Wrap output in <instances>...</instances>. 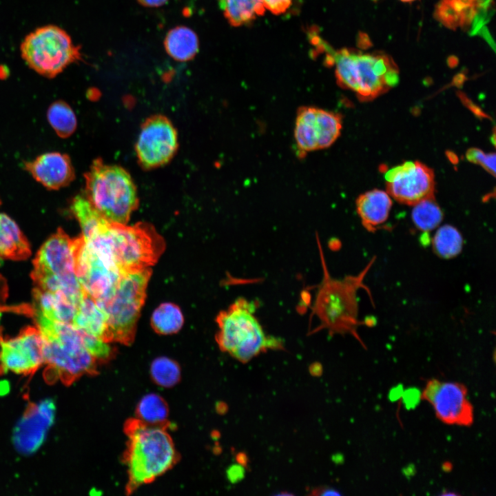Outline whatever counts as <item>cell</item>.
I'll return each instance as SVG.
<instances>
[{"label": "cell", "instance_id": "obj_40", "mask_svg": "<svg viewBox=\"0 0 496 496\" xmlns=\"http://www.w3.org/2000/svg\"><path fill=\"white\" fill-rule=\"evenodd\" d=\"M400 1L402 2H405V3H410V2L415 1L416 0H400Z\"/></svg>", "mask_w": 496, "mask_h": 496}, {"label": "cell", "instance_id": "obj_9", "mask_svg": "<svg viewBox=\"0 0 496 496\" xmlns=\"http://www.w3.org/2000/svg\"><path fill=\"white\" fill-rule=\"evenodd\" d=\"M151 274L147 268L123 275L113 293L105 300L96 302L107 316V343L130 345L133 342Z\"/></svg>", "mask_w": 496, "mask_h": 496}, {"label": "cell", "instance_id": "obj_4", "mask_svg": "<svg viewBox=\"0 0 496 496\" xmlns=\"http://www.w3.org/2000/svg\"><path fill=\"white\" fill-rule=\"evenodd\" d=\"M327 49V58L335 66L338 83L353 92L360 100L374 99L395 87L399 81L397 65L386 54Z\"/></svg>", "mask_w": 496, "mask_h": 496}, {"label": "cell", "instance_id": "obj_41", "mask_svg": "<svg viewBox=\"0 0 496 496\" xmlns=\"http://www.w3.org/2000/svg\"><path fill=\"white\" fill-rule=\"evenodd\" d=\"M0 205H1V200H0Z\"/></svg>", "mask_w": 496, "mask_h": 496}, {"label": "cell", "instance_id": "obj_36", "mask_svg": "<svg viewBox=\"0 0 496 496\" xmlns=\"http://www.w3.org/2000/svg\"><path fill=\"white\" fill-rule=\"evenodd\" d=\"M169 0H138L143 6L147 7H158L166 3Z\"/></svg>", "mask_w": 496, "mask_h": 496}, {"label": "cell", "instance_id": "obj_12", "mask_svg": "<svg viewBox=\"0 0 496 496\" xmlns=\"http://www.w3.org/2000/svg\"><path fill=\"white\" fill-rule=\"evenodd\" d=\"M72 247L75 274L83 290L96 302L105 300L123 275L99 257L82 236L72 239Z\"/></svg>", "mask_w": 496, "mask_h": 496}, {"label": "cell", "instance_id": "obj_33", "mask_svg": "<svg viewBox=\"0 0 496 496\" xmlns=\"http://www.w3.org/2000/svg\"><path fill=\"white\" fill-rule=\"evenodd\" d=\"M466 156L470 162L482 166L484 169L495 176V154H486L477 148H471L466 152Z\"/></svg>", "mask_w": 496, "mask_h": 496}, {"label": "cell", "instance_id": "obj_26", "mask_svg": "<svg viewBox=\"0 0 496 496\" xmlns=\"http://www.w3.org/2000/svg\"><path fill=\"white\" fill-rule=\"evenodd\" d=\"M71 211L81 227L84 240L101 231L109 222L88 201L84 195L75 196L71 203Z\"/></svg>", "mask_w": 496, "mask_h": 496}, {"label": "cell", "instance_id": "obj_22", "mask_svg": "<svg viewBox=\"0 0 496 496\" xmlns=\"http://www.w3.org/2000/svg\"><path fill=\"white\" fill-rule=\"evenodd\" d=\"M72 324L107 342V316L85 291L76 308Z\"/></svg>", "mask_w": 496, "mask_h": 496}, {"label": "cell", "instance_id": "obj_6", "mask_svg": "<svg viewBox=\"0 0 496 496\" xmlns=\"http://www.w3.org/2000/svg\"><path fill=\"white\" fill-rule=\"evenodd\" d=\"M252 302L239 298L216 317V340L220 350L242 362L267 349H280L281 340L266 335Z\"/></svg>", "mask_w": 496, "mask_h": 496}, {"label": "cell", "instance_id": "obj_2", "mask_svg": "<svg viewBox=\"0 0 496 496\" xmlns=\"http://www.w3.org/2000/svg\"><path fill=\"white\" fill-rule=\"evenodd\" d=\"M124 431L127 437L123 457L128 475L126 491L131 494L172 468L178 456L165 426L149 425L136 417L127 421Z\"/></svg>", "mask_w": 496, "mask_h": 496}, {"label": "cell", "instance_id": "obj_7", "mask_svg": "<svg viewBox=\"0 0 496 496\" xmlns=\"http://www.w3.org/2000/svg\"><path fill=\"white\" fill-rule=\"evenodd\" d=\"M85 197L107 220L126 224L137 208L136 187L123 167L96 159L85 174Z\"/></svg>", "mask_w": 496, "mask_h": 496}, {"label": "cell", "instance_id": "obj_15", "mask_svg": "<svg viewBox=\"0 0 496 496\" xmlns=\"http://www.w3.org/2000/svg\"><path fill=\"white\" fill-rule=\"evenodd\" d=\"M384 177L387 193L399 203L414 205L435 197L434 172L419 161H406L395 166L388 170Z\"/></svg>", "mask_w": 496, "mask_h": 496}, {"label": "cell", "instance_id": "obj_42", "mask_svg": "<svg viewBox=\"0 0 496 496\" xmlns=\"http://www.w3.org/2000/svg\"><path fill=\"white\" fill-rule=\"evenodd\" d=\"M0 307H1V306H0Z\"/></svg>", "mask_w": 496, "mask_h": 496}, {"label": "cell", "instance_id": "obj_27", "mask_svg": "<svg viewBox=\"0 0 496 496\" xmlns=\"http://www.w3.org/2000/svg\"><path fill=\"white\" fill-rule=\"evenodd\" d=\"M183 322L184 318L180 308L171 302L160 304L151 317L153 329L161 335L177 333L182 328Z\"/></svg>", "mask_w": 496, "mask_h": 496}, {"label": "cell", "instance_id": "obj_24", "mask_svg": "<svg viewBox=\"0 0 496 496\" xmlns=\"http://www.w3.org/2000/svg\"><path fill=\"white\" fill-rule=\"evenodd\" d=\"M164 44L167 54L178 61L191 60L198 53L199 48L196 34L186 26H177L170 30Z\"/></svg>", "mask_w": 496, "mask_h": 496}, {"label": "cell", "instance_id": "obj_3", "mask_svg": "<svg viewBox=\"0 0 496 496\" xmlns=\"http://www.w3.org/2000/svg\"><path fill=\"white\" fill-rule=\"evenodd\" d=\"M319 247L323 278L312 307V314L320 321L317 330L325 329L331 335L351 334L364 346L358 333L361 323L358 318V292L360 289L369 291L364 281L375 259L373 258L356 275L333 278L328 271L320 245Z\"/></svg>", "mask_w": 496, "mask_h": 496}, {"label": "cell", "instance_id": "obj_37", "mask_svg": "<svg viewBox=\"0 0 496 496\" xmlns=\"http://www.w3.org/2000/svg\"><path fill=\"white\" fill-rule=\"evenodd\" d=\"M230 479L231 480L234 479H240L242 477L243 475V469L242 467H240L238 466H234L231 468V471L229 473Z\"/></svg>", "mask_w": 496, "mask_h": 496}, {"label": "cell", "instance_id": "obj_35", "mask_svg": "<svg viewBox=\"0 0 496 496\" xmlns=\"http://www.w3.org/2000/svg\"><path fill=\"white\" fill-rule=\"evenodd\" d=\"M2 262L0 258V265ZM8 296V285L6 279L0 274V302H4Z\"/></svg>", "mask_w": 496, "mask_h": 496}, {"label": "cell", "instance_id": "obj_10", "mask_svg": "<svg viewBox=\"0 0 496 496\" xmlns=\"http://www.w3.org/2000/svg\"><path fill=\"white\" fill-rule=\"evenodd\" d=\"M23 59L39 74L52 78L80 57L79 48L69 34L49 25L29 34L21 45Z\"/></svg>", "mask_w": 496, "mask_h": 496}, {"label": "cell", "instance_id": "obj_8", "mask_svg": "<svg viewBox=\"0 0 496 496\" xmlns=\"http://www.w3.org/2000/svg\"><path fill=\"white\" fill-rule=\"evenodd\" d=\"M32 263L35 287L63 292L78 307L84 290L74 271L72 239L61 228L43 243Z\"/></svg>", "mask_w": 496, "mask_h": 496}, {"label": "cell", "instance_id": "obj_17", "mask_svg": "<svg viewBox=\"0 0 496 496\" xmlns=\"http://www.w3.org/2000/svg\"><path fill=\"white\" fill-rule=\"evenodd\" d=\"M492 8L493 0H440L435 17L448 28L476 34L485 29Z\"/></svg>", "mask_w": 496, "mask_h": 496}, {"label": "cell", "instance_id": "obj_13", "mask_svg": "<svg viewBox=\"0 0 496 496\" xmlns=\"http://www.w3.org/2000/svg\"><path fill=\"white\" fill-rule=\"evenodd\" d=\"M421 397L431 404L442 422L462 426L473 424V406L464 384L431 379L426 382Z\"/></svg>", "mask_w": 496, "mask_h": 496}, {"label": "cell", "instance_id": "obj_11", "mask_svg": "<svg viewBox=\"0 0 496 496\" xmlns=\"http://www.w3.org/2000/svg\"><path fill=\"white\" fill-rule=\"evenodd\" d=\"M342 116L313 106H302L297 111L294 139L298 154L328 148L340 135Z\"/></svg>", "mask_w": 496, "mask_h": 496}, {"label": "cell", "instance_id": "obj_29", "mask_svg": "<svg viewBox=\"0 0 496 496\" xmlns=\"http://www.w3.org/2000/svg\"><path fill=\"white\" fill-rule=\"evenodd\" d=\"M47 118L51 127L61 138L70 136L76 129V115L70 106L63 101H56L49 106Z\"/></svg>", "mask_w": 496, "mask_h": 496}, {"label": "cell", "instance_id": "obj_28", "mask_svg": "<svg viewBox=\"0 0 496 496\" xmlns=\"http://www.w3.org/2000/svg\"><path fill=\"white\" fill-rule=\"evenodd\" d=\"M168 413L166 402L155 393L145 395L136 408L137 418L152 426L166 427Z\"/></svg>", "mask_w": 496, "mask_h": 496}, {"label": "cell", "instance_id": "obj_21", "mask_svg": "<svg viewBox=\"0 0 496 496\" xmlns=\"http://www.w3.org/2000/svg\"><path fill=\"white\" fill-rule=\"evenodd\" d=\"M33 296V308L45 317L59 322L72 323L77 306L63 292L48 291L34 287Z\"/></svg>", "mask_w": 496, "mask_h": 496}, {"label": "cell", "instance_id": "obj_19", "mask_svg": "<svg viewBox=\"0 0 496 496\" xmlns=\"http://www.w3.org/2000/svg\"><path fill=\"white\" fill-rule=\"evenodd\" d=\"M54 415V405L49 400L30 409L15 431L16 446L23 452L37 450L53 422Z\"/></svg>", "mask_w": 496, "mask_h": 496}, {"label": "cell", "instance_id": "obj_39", "mask_svg": "<svg viewBox=\"0 0 496 496\" xmlns=\"http://www.w3.org/2000/svg\"><path fill=\"white\" fill-rule=\"evenodd\" d=\"M6 388H9V386L6 384V382H0V394H5L6 391H8Z\"/></svg>", "mask_w": 496, "mask_h": 496}, {"label": "cell", "instance_id": "obj_38", "mask_svg": "<svg viewBox=\"0 0 496 496\" xmlns=\"http://www.w3.org/2000/svg\"><path fill=\"white\" fill-rule=\"evenodd\" d=\"M319 495H340V493H338L336 490L333 488H323L320 490Z\"/></svg>", "mask_w": 496, "mask_h": 496}, {"label": "cell", "instance_id": "obj_1", "mask_svg": "<svg viewBox=\"0 0 496 496\" xmlns=\"http://www.w3.org/2000/svg\"><path fill=\"white\" fill-rule=\"evenodd\" d=\"M85 241L121 275L137 272L154 265L165 247L163 238L147 223L126 226L110 221Z\"/></svg>", "mask_w": 496, "mask_h": 496}, {"label": "cell", "instance_id": "obj_20", "mask_svg": "<svg viewBox=\"0 0 496 496\" xmlns=\"http://www.w3.org/2000/svg\"><path fill=\"white\" fill-rule=\"evenodd\" d=\"M391 206L389 194L377 189L360 195L356 200L358 216L368 230H374L387 220Z\"/></svg>", "mask_w": 496, "mask_h": 496}, {"label": "cell", "instance_id": "obj_32", "mask_svg": "<svg viewBox=\"0 0 496 496\" xmlns=\"http://www.w3.org/2000/svg\"><path fill=\"white\" fill-rule=\"evenodd\" d=\"M150 373L155 383L163 387L174 386L180 378L178 364L166 357L158 358L152 362Z\"/></svg>", "mask_w": 496, "mask_h": 496}, {"label": "cell", "instance_id": "obj_31", "mask_svg": "<svg viewBox=\"0 0 496 496\" xmlns=\"http://www.w3.org/2000/svg\"><path fill=\"white\" fill-rule=\"evenodd\" d=\"M413 206V222L420 231H431L442 222L443 214L435 197L421 200Z\"/></svg>", "mask_w": 496, "mask_h": 496}, {"label": "cell", "instance_id": "obj_5", "mask_svg": "<svg viewBox=\"0 0 496 496\" xmlns=\"http://www.w3.org/2000/svg\"><path fill=\"white\" fill-rule=\"evenodd\" d=\"M32 316L43 341L44 364L62 380L72 382L94 373L99 361L86 348L81 330L72 324L51 320L34 309Z\"/></svg>", "mask_w": 496, "mask_h": 496}, {"label": "cell", "instance_id": "obj_34", "mask_svg": "<svg viewBox=\"0 0 496 496\" xmlns=\"http://www.w3.org/2000/svg\"><path fill=\"white\" fill-rule=\"evenodd\" d=\"M265 8L275 14L285 12L291 6L292 0H262Z\"/></svg>", "mask_w": 496, "mask_h": 496}, {"label": "cell", "instance_id": "obj_23", "mask_svg": "<svg viewBox=\"0 0 496 496\" xmlns=\"http://www.w3.org/2000/svg\"><path fill=\"white\" fill-rule=\"evenodd\" d=\"M30 255L29 242L18 225L6 214H0V258L21 260Z\"/></svg>", "mask_w": 496, "mask_h": 496}, {"label": "cell", "instance_id": "obj_18", "mask_svg": "<svg viewBox=\"0 0 496 496\" xmlns=\"http://www.w3.org/2000/svg\"><path fill=\"white\" fill-rule=\"evenodd\" d=\"M24 166L37 182L48 189L65 187L75 177L70 157L60 152L43 154L33 161L26 162Z\"/></svg>", "mask_w": 496, "mask_h": 496}, {"label": "cell", "instance_id": "obj_14", "mask_svg": "<svg viewBox=\"0 0 496 496\" xmlns=\"http://www.w3.org/2000/svg\"><path fill=\"white\" fill-rule=\"evenodd\" d=\"M178 136L170 121L154 115L143 123L136 145L140 165L153 169L167 164L178 149Z\"/></svg>", "mask_w": 496, "mask_h": 496}, {"label": "cell", "instance_id": "obj_25", "mask_svg": "<svg viewBox=\"0 0 496 496\" xmlns=\"http://www.w3.org/2000/svg\"><path fill=\"white\" fill-rule=\"evenodd\" d=\"M225 17L234 26H240L262 16L265 8L262 0H217Z\"/></svg>", "mask_w": 496, "mask_h": 496}, {"label": "cell", "instance_id": "obj_30", "mask_svg": "<svg viewBox=\"0 0 496 496\" xmlns=\"http://www.w3.org/2000/svg\"><path fill=\"white\" fill-rule=\"evenodd\" d=\"M433 247L440 257L447 259L453 258L462 249V236L453 226L443 225L438 228L434 235Z\"/></svg>", "mask_w": 496, "mask_h": 496}, {"label": "cell", "instance_id": "obj_16", "mask_svg": "<svg viewBox=\"0 0 496 496\" xmlns=\"http://www.w3.org/2000/svg\"><path fill=\"white\" fill-rule=\"evenodd\" d=\"M43 364V341L38 329L26 327L10 339L0 335V369L3 372L27 374Z\"/></svg>", "mask_w": 496, "mask_h": 496}]
</instances>
